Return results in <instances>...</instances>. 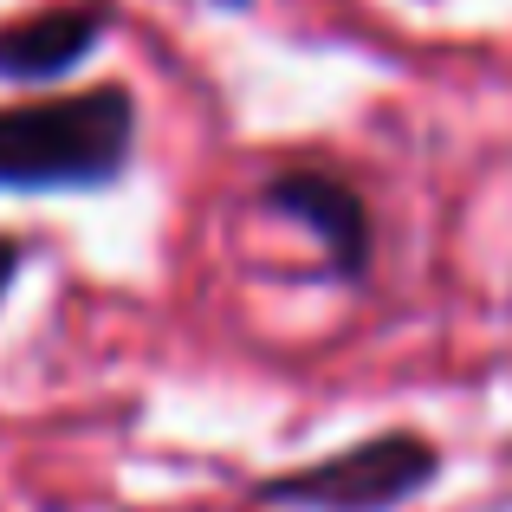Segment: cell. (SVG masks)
Instances as JSON below:
<instances>
[{
	"label": "cell",
	"mask_w": 512,
	"mask_h": 512,
	"mask_svg": "<svg viewBox=\"0 0 512 512\" xmlns=\"http://www.w3.org/2000/svg\"><path fill=\"white\" fill-rule=\"evenodd\" d=\"M266 208L299 221L305 234H318V247H325V260H331L338 279H363V266H370V208H363V195L344 175L286 169V175L266 182Z\"/></svg>",
	"instance_id": "3"
},
{
	"label": "cell",
	"mask_w": 512,
	"mask_h": 512,
	"mask_svg": "<svg viewBox=\"0 0 512 512\" xmlns=\"http://www.w3.org/2000/svg\"><path fill=\"white\" fill-rule=\"evenodd\" d=\"M441 474V454L428 435L389 428V435L350 441L344 454L292 474L260 480V506H299V512H396L402 500L428 487Z\"/></svg>",
	"instance_id": "2"
},
{
	"label": "cell",
	"mask_w": 512,
	"mask_h": 512,
	"mask_svg": "<svg viewBox=\"0 0 512 512\" xmlns=\"http://www.w3.org/2000/svg\"><path fill=\"white\" fill-rule=\"evenodd\" d=\"M227 7H247V0H227Z\"/></svg>",
	"instance_id": "6"
},
{
	"label": "cell",
	"mask_w": 512,
	"mask_h": 512,
	"mask_svg": "<svg viewBox=\"0 0 512 512\" xmlns=\"http://www.w3.org/2000/svg\"><path fill=\"white\" fill-rule=\"evenodd\" d=\"M13 266H20V247H13V240H0V292L13 286Z\"/></svg>",
	"instance_id": "5"
},
{
	"label": "cell",
	"mask_w": 512,
	"mask_h": 512,
	"mask_svg": "<svg viewBox=\"0 0 512 512\" xmlns=\"http://www.w3.org/2000/svg\"><path fill=\"white\" fill-rule=\"evenodd\" d=\"M104 7H46L0 26V78H59L104 39Z\"/></svg>",
	"instance_id": "4"
},
{
	"label": "cell",
	"mask_w": 512,
	"mask_h": 512,
	"mask_svg": "<svg viewBox=\"0 0 512 512\" xmlns=\"http://www.w3.org/2000/svg\"><path fill=\"white\" fill-rule=\"evenodd\" d=\"M137 143L130 91L98 85L78 98L0 111V188H98Z\"/></svg>",
	"instance_id": "1"
}]
</instances>
